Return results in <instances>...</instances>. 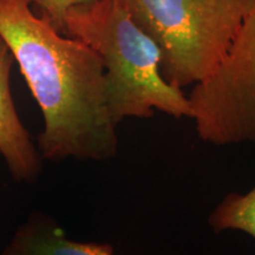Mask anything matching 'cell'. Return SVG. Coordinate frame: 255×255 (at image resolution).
Returning a JSON list of instances; mask_svg holds the SVG:
<instances>
[{
  "mask_svg": "<svg viewBox=\"0 0 255 255\" xmlns=\"http://www.w3.org/2000/svg\"><path fill=\"white\" fill-rule=\"evenodd\" d=\"M63 32L88 44L105 69L108 107L119 126L161 111L191 119L188 97L162 75V51L116 0H95L69 9Z\"/></svg>",
  "mask_w": 255,
  "mask_h": 255,
  "instance_id": "7a4b0ae2",
  "label": "cell"
},
{
  "mask_svg": "<svg viewBox=\"0 0 255 255\" xmlns=\"http://www.w3.org/2000/svg\"><path fill=\"white\" fill-rule=\"evenodd\" d=\"M8 254L27 255H110L114 248L107 244L81 242L68 239L55 226L28 223L19 229L6 250Z\"/></svg>",
  "mask_w": 255,
  "mask_h": 255,
  "instance_id": "8992f818",
  "label": "cell"
},
{
  "mask_svg": "<svg viewBox=\"0 0 255 255\" xmlns=\"http://www.w3.org/2000/svg\"><path fill=\"white\" fill-rule=\"evenodd\" d=\"M162 51V75L182 90L221 62L255 0H116Z\"/></svg>",
  "mask_w": 255,
  "mask_h": 255,
  "instance_id": "3957f363",
  "label": "cell"
},
{
  "mask_svg": "<svg viewBox=\"0 0 255 255\" xmlns=\"http://www.w3.org/2000/svg\"><path fill=\"white\" fill-rule=\"evenodd\" d=\"M187 97L201 141L255 144V9L218 66Z\"/></svg>",
  "mask_w": 255,
  "mask_h": 255,
  "instance_id": "277c9868",
  "label": "cell"
},
{
  "mask_svg": "<svg viewBox=\"0 0 255 255\" xmlns=\"http://www.w3.org/2000/svg\"><path fill=\"white\" fill-rule=\"evenodd\" d=\"M0 38L44 117L38 149L51 161H105L119 148L105 69L88 44L36 14L31 0H0Z\"/></svg>",
  "mask_w": 255,
  "mask_h": 255,
  "instance_id": "6da1fadb",
  "label": "cell"
},
{
  "mask_svg": "<svg viewBox=\"0 0 255 255\" xmlns=\"http://www.w3.org/2000/svg\"><path fill=\"white\" fill-rule=\"evenodd\" d=\"M208 226L220 234L241 232L255 240V186L246 193H231L208 216Z\"/></svg>",
  "mask_w": 255,
  "mask_h": 255,
  "instance_id": "52a82bcc",
  "label": "cell"
},
{
  "mask_svg": "<svg viewBox=\"0 0 255 255\" xmlns=\"http://www.w3.org/2000/svg\"><path fill=\"white\" fill-rule=\"evenodd\" d=\"M95 0H31L32 6L39 8L40 14L45 15L56 25V27L63 32L64 18L69 9L78 5L89 4Z\"/></svg>",
  "mask_w": 255,
  "mask_h": 255,
  "instance_id": "ba28073f",
  "label": "cell"
},
{
  "mask_svg": "<svg viewBox=\"0 0 255 255\" xmlns=\"http://www.w3.org/2000/svg\"><path fill=\"white\" fill-rule=\"evenodd\" d=\"M14 62L11 50L0 38V154L15 181L33 182L40 171V157L12 98L9 76Z\"/></svg>",
  "mask_w": 255,
  "mask_h": 255,
  "instance_id": "5b68a950",
  "label": "cell"
}]
</instances>
